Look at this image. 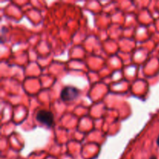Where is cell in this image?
Masks as SVG:
<instances>
[{
    "label": "cell",
    "mask_w": 159,
    "mask_h": 159,
    "mask_svg": "<svg viewBox=\"0 0 159 159\" xmlns=\"http://www.w3.org/2000/svg\"><path fill=\"white\" fill-rule=\"evenodd\" d=\"M80 95V90L75 87L66 86L61 92V99L65 102H71L77 99Z\"/></svg>",
    "instance_id": "1"
},
{
    "label": "cell",
    "mask_w": 159,
    "mask_h": 159,
    "mask_svg": "<svg viewBox=\"0 0 159 159\" xmlns=\"http://www.w3.org/2000/svg\"><path fill=\"white\" fill-rule=\"evenodd\" d=\"M36 119L40 124L49 127H52L54 122V114L51 111H48V110H40L37 112Z\"/></svg>",
    "instance_id": "2"
},
{
    "label": "cell",
    "mask_w": 159,
    "mask_h": 159,
    "mask_svg": "<svg viewBox=\"0 0 159 159\" xmlns=\"http://www.w3.org/2000/svg\"><path fill=\"white\" fill-rule=\"evenodd\" d=\"M150 159H158V158H157V157L155 156V155H152V156L150 158Z\"/></svg>",
    "instance_id": "4"
},
{
    "label": "cell",
    "mask_w": 159,
    "mask_h": 159,
    "mask_svg": "<svg viewBox=\"0 0 159 159\" xmlns=\"http://www.w3.org/2000/svg\"><path fill=\"white\" fill-rule=\"evenodd\" d=\"M156 142H157V145H158V147L159 148V135H158V138H157V141H156Z\"/></svg>",
    "instance_id": "3"
}]
</instances>
